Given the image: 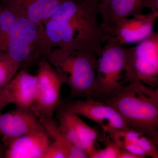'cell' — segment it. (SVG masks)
<instances>
[{
    "label": "cell",
    "mask_w": 158,
    "mask_h": 158,
    "mask_svg": "<svg viewBox=\"0 0 158 158\" xmlns=\"http://www.w3.org/2000/svg\"><path fill=\"white\" fill-rule=\"evenodd\" d=\"M127 135L131 141L144 151L147 156L158 158V145L151 139L131 129L127 131Z\"/></svg>",
    "instance_id": "cell-17"
},
{
    "label": "cell",
    "mask_w": 158,
    "mask_h": 158,
    "mask_svg": "<svg viewBox=\"0 0 158 158\" xmlns=\"http://www.w3.org/2000/svg\"><path fill=\"white\" fill-rule=\"evenodd\" d=\"M97 56V90L95 99L105 101L123 85L125 48L109 39Z\"/></svg>",
    "instance_id": "cell-6"
},
{
    "label": "cell",
    "mask_w": 158,
    "mask_h": 158,
    "mask_svg": "<svg viewBox=\"0 0 158 158\" xmlns=\"http://www.w3.org/2000/svg\"><path fill=\"white\" fill-rule=\"evenodd\" d=\"M48 61L65 80L70 89L71 98L95 99L97 56L56 48Z\"/></svg>",
    "instance_id": "cell-4"
},
{
    "label": "cell",
    "mask_w": 158,
    "mask_h": 158,
    "mask_svg": "<svg viewBox=\"0 0 158 158\" xmlns=\"http://www.w3.org/2000/svg\"><path fill=\"white\" fill-rule=\"evenodd\" d=\"M146 8H149L151 11L158 12V0H147Z\"/></svg>",
    "instance_id": "cell-22"
},
{
    "label": "cell",
    "mask_w": 158,
    "mask_h": 158,
    "mask_svg": "<svg viewBox=\"0 0 158 158\" xmlns=\"http://www.w3.org/2000/svg\"><path fill=\"white\" fill-rule=\"evenodd\" d=\"M19 69L7 53L0 50V92L5 89Z\"/></svg>",
    "instance_id": "cell-16"
},
{
    "label": "cell",
    "mask_w": 158,
    "mask_h": 158,
    "mask_svg": "<svg viewBox=\"0 0 158 158\" xmlns=\"http://www.w3.org/2000/svg\"><path fill=\"white\" fill-rule=\"evenodd\" d=\"M113 106L132 129L158 145V88L138 81L127 82L105 101Z\"/></svg>",
    "instance_id": "cell-3"
},
{
    "label": "cell",
    "mask_w": 158,
    "mask_h": 158,
    "mask_svg": "<svg viewBox=\"0 0 158 158\" xmlns=\"http://www.w3.org/2000/svg\"><path fill=\"white\" fill-rule=\"evenodd\" d=\"M98 1H99V2L100 3L102 2V1H103L104 0H98Z\"/></svg>",
    "instance_id": "cell-24"
},
{
    "label": "cell",
    "mask_w": 158,
    "mask_h": 158,
    "mask_svg": "<svg viewBox=\"0 0 158 158\" xmlns=\"http://www.w3.org/2000/svg\"><path fill=\"white\" fill-rule=\"evenodd\" d=\"M38 88L37 75H33L28 71L20 69L11 79L4 91L17 107L32 110Z\"/></svg>",
    "instance_id": "cell-15"
},
{
    "label": "cell",
    "mask_w": 158,
    "mask_h": 158,
    "mask_svg": "<svg viewBox=\"0 0 158 158\" xmlns=\"http://www.w3.org/2000/svg\"><path fill=\"white\" fill-rule=\"evenodd\" d=\"M124 81H138L152 87L158 84V33L125 48Z\"/></svg>",
    "instance_id": "cell-5"
},
{
    "label": "cell",
    "mask_w": 158,
    "mask_h": 158,
    "mask_svg": "<svg viewBox=\"0 0 158 158\" xmlns=\"http://www.w3.org/2000/svg\"><path fill=\"white\" fill-rule=\"evenodd\" d=\"M38 88L37 96L32 110L40 122L53 119V114L62 104L61 90L65 84L63 77L48 60L37 65Z\"/></svg>",
    "instance_id": "cell-7"
},
{
    "label": "cell",
    "mask_w": 158,
    "mask_h": 158,
    "mask_svg": "<svg viewBox=\"0 0 158 158\" xmlns=\"http://www.w3.org/2000/svg\"><path fill=\"white\" fill-rule=\"evenodd\" d=\"M62 103L71 112L97 123L105 132L111 129L121 130L131 129L115 108L102 101L79 99L62 102Z\"/></svg>",
    "instance_id": "cell-8"
},
{
    "label": "cell",
    "mask_w": 158,
    "mask_h": 158,
    "mask_svg": "<svg viewBox=\"0 0 158 158\" xmlns=\"http://www.w3.org/2000/svg\"><path fill=\"white\" fill-rule=\"evenodd\" d=\"M106 132L110 135L113 142L122 149L126 150L144 158L147 157L143 150L127 138L124 135V130L111 129L108 130Z\"/></svg>",
    "instance_id": "cell-18"
},
{
    "label": "cell",
    "mask_w": 158,
    "mask_h": 158,
    "mask_svg": "<svg viewBox=\"0 0 158 158\" xmlns=\"http://www.w3.org/2000/svg\"><path fill=\"white\" fill-rule=\"evenodd\" d=\"M158 17V12L151 11L147 14L142 13L132 16V18L123 19L110 31L109 39H113L121 46L139 43L153 33L155 23Z\"/></svg>",
    "instance_id": "cell-10"
},
{
    "label": "cell",
    "mask_w": 158,
    "mask_h": 158,
    "mask_svg": "<svg viewBox=\"0 0 158 158\" xmlns=\"http://www.w3.org/2000/svg\"><path fill=\"white\" fill-rule=\"evenodd\" d=\"M6 147L0 140V158H5Z\"/></svg>",
    "instance_id": "cell-23"
},
{
    "label": "cell",
    "mask_w": 158,
    "mask_h": 158,
    "mask_svg": "<svg viewBox=\"0 0 158 158\" xmlns=\"http://www.w3.org/2000/svg\"><path fill=\"white\" fill-rule=\"evenodd\" d=\"M11 100L7 96L4 90L0 92V112L7 105L11 104Z\"/></svg>",
    "instance_id": "cell-21"
},
{
    "label": "cell",
    "mask_w": 158,
    "mask_h": 158,
    "mask_svg": "<svg viewBox=\"0 0 158 158\" xmlns=\"http://www.w3.org/2000/svg\"><path fill=\"white\" fill-rule=\"evenodd\" d=\"M120 148L114 142L109 143L105 148L94 149L88 156L90 158H117Z\"/></svg>",
    "instance_id": "cell-19"
},
{
    "label": "cell",
    "mask_w": 158,
    "mask_h": 158,
    "mask_svg": "<svg viewBox=\"0 0 158 158\" xmlns=\"http://www.w3.org/2000/svg\"><path fill=\"white\" fill-rule=\"evenodd\" d=\"M56 111L58 128L60 133L74 145L85 152L88 156L95 149L99 133L87 124L62 104Z\"/></svg>",
    "instance_id": "cell-9"
},
{
    "label": "cell",
    "mask_w": 158,
    "mask_h": 158,
    "mask_svg": "<svg viewBox=\"0 0 158 158\" xmlns=\"http://www.w3.org/2000/svg\"><path fill=\"white\" fill-rule=\"evenodd\" d=\"M44 25L19 16L0 2V50L27 71L48 60L53 49Z\"/></svg>",
    "instance_id": "cell-2"
},
{
    "label": "cell",
    "mask_w": 158,
    "mask_h": 158,
    "mask_svg": "<svg viewBox=\"0 0 158 158\" xmlns=\"http://www.w3.org/2000/svg\"><path fill=\"white\" fill-rule=\"evenodd\" d=\"M52 141L43 126L10 142L5 158H44Z\"/></svg>",
    "instance_id": "cell-12"
},
{
    "label": "cell",
    "mask_w": 158,
    "mask_h": 158,
    "mask_svg": "<svg viewBox=\"0 0 158 158\" xmlns=\"http://www.w3.org/2000/svg\"><path fill=\"white\" fill-rule=\"evenodd\" d=\"M147 0H104L99 3L102 27L109 34L116 23L123 19L142 14Z\"/></svg>",
    "instance_id": "cell-13"
},
{
    "label": "cell",
    "mask_w": 158,
    "mask_h": 158,
    "mask_svg": "<svg viewBox=\"0 0 158 158\" xmlns=\"http://www.w3.org/2000/svg\"><path fill=\"white\" fill-rule=\"evenodd\" d=\"M117 158H144L141 156L120 148Z\"/></svg>",
    "instance_id": "cell-20"
},
{
    "label": "cell",
    "mask_w": 158,
    "mask_h": 158,
    "mask_svg": "<svg viewBox=\"0 0 158 158\" xmlns=\"http://www.w3.org/2000/svg\"><path fill=\"white\" fill-rule=\"evenodd\" d=\"M42 126L32 110L16 107L5 113L0 112V140L6 147L13 140Z\"/></svg>",
    "instance_id": "cell-11"
},
{
    "label": "cell",
    "mask_w": 158,
    "mask_h": 158,
    "mask_svg": "<svg viewBox=\"0 0 158 158\" xmlns=\"http://www.w3.org/2000/svg\"><path fill=\"white\" fill-rule=\"evenodd\" d=\"M64 0H0L15 14L32 23L44 25Z\"/></svg>",
    "instance_id": "cell-14"
},
{
    "label": "cell",
    "mask_w": 158,
    "mask_h": 158,
    "mask_svg": "<svg viewBox=\"0 0 158 158\" xmlns=\"http://www.w3.org/2000/svg\"><path fill=\"white\" fill-rule=\"evenodd\" d=\"M99 3L98 0H64L44 25L53 48L98 56L109 39L98 19Z\"/></svg>",
    "instance_id": "cell-1"
}]
</instances>
